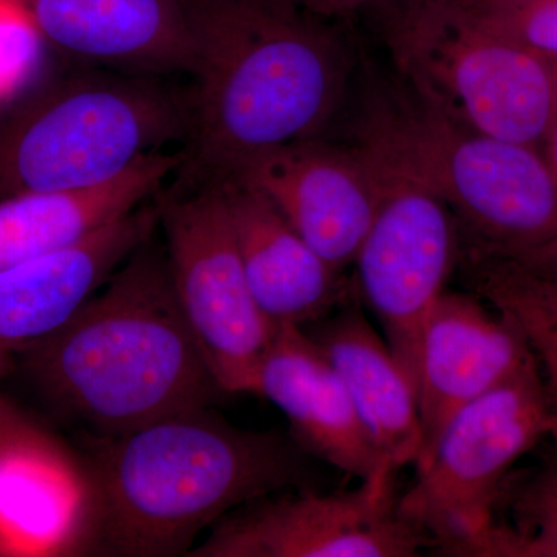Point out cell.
Segmentation results:
<instances>
[{
    "mask_svg": "<svg viewBox=\"0 0 557 557\" xmlns=\"http://www.w3.org/2000/svg\"><path fill=\"white\" fill-rule=\"evenodd\" d=\"M182 152L149 153L119 177L69 193H33L0 200V271L76 244L153 199Z\"/></svg>",
    "mask_w": 557,
    "mask_h": 557,
    "instance_id": "cell-18",
    "label": "cell"
},
{
    "mask_svg": "<svg viewBox=\"0 0 557 557\" xmlns=\"http://www.w3.org/2000/svg\"><path fill=\"white\" fill-rule=\"evenodd\" d=\"M40 39L79 67L172 78L193 75L178 0H10Z\"/></svg>",
    "mask_w": 557,
    "mask_h": 557,
    "instance_id": "cell-14",
    "label": "cell"
},
{
    "mask_svg": "<svg viewBox=\"0 0 557 557\" xmlns=\"http://www.w3.org/2000/svg\"><path fill=\"white\" fill-rule=\"evenodd\" d=\"M40 394L89 437H116L212 408L223 391L153 236L49 338L17 361Z\"/></svg>",
    "mask_w": 557,
    "mask_h": 557,
    "instance_id": "cell-3",
    "label": "cell"
},
{
    "mask_svg": "<svg viewBox=\"0 0 557 557\" xmlns=\"http://www.w3.org/2000/svg\"><path fill=\"white\" fill-rule=\"evenodd\" d=\"M541 152L545 161H547L549 170L553 171L557 178V121L552 131L548 132L547 138L542 143Z\"/></svg>",
    "mask_w": 557,
    "mask_h": 557,
    "instance_id": "cell-27",
    "label": "cell"
},
{
    "mask_svg": "<svg viewBox=\"0 0 557 557\" xmlns=\"http://www.w3.org/2000/svg\"><path fill=\"white\" fill-rule=\"evenodd\" d=\"M465 557H557V454L508 475L490 527Z\"/></svg>",
    "mask_w": 557,
    "mask_h": 557,
    "instance_id": "cell-19",
    "label": "cell"
},
{
    "mask_svg": "<svg viewBox=\"0 0 557 557\" xmlns=\"http://www.w3.org/2000/svg\"><path fill=\"white\" fill-rule=\"evenodd\" d=\"M157 226L156 201H146L76 244L0 271V379L64 327Z\"/></svg>",
    "mask_w": 557,
    "mask_h": 557,
    "instance_id": "cell-12",
    "label": "cell"
},
{
    "mask_svg": "<svg viewBox=\"0 0 557 557\" xmlns=\"http://www.w3.org/2000/svg\"><path fill=\"white\" fill-rule=\"evenodd\" d=\"M172 284L209 369L225 395H252L276 335L249 292L219 185L153 197Z\"/></svg>",
    "mask_w": 557,
    "mask_h": 557,
    "instance_id": "cell-9",
    "label": "cell"
},
{
    "mask_svg": "<svg viewBox=\"0 0 557 557\" xmlns=\"http://www.w3.org/2000/svg\"><path fill=\"white\" fill-rule=\"evenodd\" d=\"M386 2H388V0H383V2H381V3H386Z\"/></svg>",
    "mask_w": 557,
    "mask_h": 557,
    "instance_id": "cell-29",
    "label": "cell"
},
{
    "mask_svg": "<svg viewBox=\"0 0 557 557\" xmlns=\"http://www.w3.org/2000/svg\"><path fill=\"white\" fill-rule=\"evenodd\" d=\"M194 49L180 188L233 177L278 146L324 137L346 100L347 51L295 0H178Z\"/></svg>",
    "mask_w": 557,
    "mask_h": 557,
    "instance_id": "cell-2",
    "label": "cell"
},
{
    "mask_svg": "<svg viewBox=\"0 0 557 557\" xmlns=\"http://www.w3.org/2000/svg\"><path fill=\"white\" fill-rule=\"evenodd\" d=\"M534 351H536L545 384H547L549 410H552V434L549 437L555 438L557 445V358L548 351L536 350V348Z\"/></svg>",
    "mask_w": 557,
    "mask_h": 557,
    "instance_id": "cell-26",
    "label": "cell"
},
{
    "mask_svg": "<svg viewBox=\"0 0 557 557\" xmlns=\"http://www.w3.org/2000/svg\"><path fill=\"white\" fill-rule=\"evenodd\" d=\"M472 21L557 60V0H438Z\"/></svg>",
    "mask_w": 557,
    "mask_h": 557,
    "instance_id": "cell-20",
    "label": "cell"
},
{
    "mask_svg": "<svg viewBox=\"0 0 557 557\" xmlns=\"http://www.w3.org/2000/svg\"><path fill=\"white\" fill-rule=\"evenodd\" d=\"M256 306L274 327H307L355 296L346 274L329 265L265 197L242 183H215Z\"/></svg>",
    "mask_w": 557,
    "mask_h": 557,
    "instance_id": "cell-16",
    "label": "cell"
},
{
    "mask_svg": "<svg viewBox=\"0 0 557 557\" xmlns=\"http://www.w3.org/2000/svg\"><path fill=\"white\" fill-rule=\"evenodd\" d=\"M252 395L273 403L309 456L359 482L397 478L362 424L338 372L298 325L277 327L260 362Z\"/></svg>",
    "mask_w": 557,
    "mask_h": 557,
    "instance_id": "cell-15",
    "label": "cell"
},
{
    "mask_svg": "<svg viewBox=\"0 0 557 557\" xmlns=\"http://www.w3.org/2000/svg\"><path fill=\"white\" fill-rule=\"evenodd\" d=\"M431 539L403 518L395 479L321 494L289 487L219 520L186 557H413Z\"/></svg>",
    "mask_w": 557,
    "mask_h": 557,
    "instance_id": "cell-10",
    "label": "cell"
},
{
    "mask_svg": "<svg viewBox=\"0 0 557 557\" xmlns=\"http://www.w3.org/2000/svg\"><path fill=\"white\" fill-rule=\"evenodd\" d=\"M307 456L292 435L233 426L212 408L89 437L58 556H188L230 512L304 486Z\"/></svg>",
    "mask_w": 557,
    "mask_h": 557,
    "instance_id": "cell-1",
    "label": "cell"
},
{
    "mask_svg": "<svg viewBox=\"0 0 557 557\" xmlns=\"http://www.w3.org/2000/svg\"><path fill=\"white\" fill-rule=\"evenodd\" d=\"M62 454H70V450L60 440L35 418L0 397V460Z\"/></svg>",
    "mask_w": 557,
    "mask_h": 557,
    "instance_id": "cell-21",
    "label": "cell"
},
{
    "mask_svg": "<svg viewBox=\"0 0 557 557\" xmlns=\"http://www.w3.org/2000/svg\"><path fill=\"white\" fill-rule=\"evenodd\" d=\"M483 289L512 296L557 319V285L528 273L512 260H497L483 274Z\"/></svg>",
    "mask_w": 557,
    "mask_h": 557,
    "instance_id": "cell-22",
    "label": "cell"
},
{
    "mask_svg": "<svg viewBox=\"0 0 557 557\" xmlns=\"http://www.w3.org/2000/svg\"><path fill=\"white\" fill-rule=\"evenodd\" d=\"M190 124V90L168 78L76 65L0 108V200L102 185Z\"/></svg>",
    "mask_w": 557,
    "mask_h": 557,
    "instance_id": "cell-4",
    "label": "cell"
},
{
    "mask_svg": "<svg viewBox=\"0 0 557 557\" xmlns=\"http://www.w3.org/2000/svg\"><path fill=\"white\" fill-rule=\"evenodd\" d=\"M552 434V410L539 358L450 418L398 509L432 542V552L465 557L490 527L516 465Z\"/></svg>",
    "mask_w": 557,
    "mask_h": 557,
    "instance_id": "cell-7",
    "label": "cell"
},
{
    "mask_svg": "<svg viewBox=\"0 0 557 557\" xmlns=\"http://www.w3.org/2000/svg\"><path fill=\"white\" fill-rule=\"evenodd\" d=\"M228 180L265 197L343 274L354 265L379 203L375 170L357 141L344 146L321 137L289 143L249 160Z\"/></svg>",
    "mask_w": 557,
    "mask_h": 557,
    "instance_id": "cell-11",
    "label": "cell"
},
{
    "mask_svg": "<svg viewBox=\"0 0 557 557\" xmlns=\"http://www.w3.org/2000/svg\"><path fill=\"white\" fill-rule=\"evenodd\" d=\"M552 62H553V67H555L556 79H557V60L552 61Z\"/></svg>",
    "mask_w": 557,
    "mask_h": 557,
    "instance_id": "cell-28",
    "label": "cell"
},
{
    "mask_svg": "<svg viewBox=\"0 0 557 557\" xmlns=\"http://www.w3.org/2000/svg\"><path fill=\"white\" fill-rule=\"evenodd\" d=\"M295 2L309 10L310 13L327 21L350 16L357 11L383 2V0H295Z\"/></svg>",
    "mask_w": 557,
    "mask_h": 557,
    "instance_id": "cell-25",
    "label": "cell"
},
{
    "mask_svg": "<svg viewBox=\"0 0 557 557\" xmlns=\"http://www.w3.org/2000/svg\"><path fill=\"white\" fill-rule=\"evenodd\" d=\"M491 306L515 318L528 341L536 350L548 351L557 358V319L518 298L507 295L482 296Z\"/></svg>",
    "mask_w": 557,
    "mask_h": 557,
    "instance_id": "cell-23",
    "label": "cell"
},
{
    "mask_svg": "<svg viewBox=\"0 0 557 557\" xmlns=\"http://www.w3.org/2000/svg\"><path fill=\"white\" fill-rule=\"evenodd\" d=\"M537 358L515 318L483 298L446 288L421 341L418 410L424 460L458 410L512 379ZM416 465V467H417Z\"/></svg>",
    "mask_w": 557,
    "mask_h": 557,
    "instance_id": "cell-13",
    "label": "cell"
},
{
    "mask_svg": "<svg viewBox=\"0 0 557 557\" xmlns=\"http://www.w3.org/2000/svg\"><path fill=\"white\" fill-rule=\"evenodd\" d=\"M343 380L362 424L392 471L417 465L423 429L417 391L354 296L302 327Z\"/></svg>",
    "mask_w": 557,
    "mask_h": 557,
    "instance_id": "cell-17",
    "label": "cell"
},
{
    "mask_svg": "<svg viewBox=\"0 0 557 557\" xmlns=\"http://www.w3.org/2000/svg\"><path fill=\"white\" fill-rule=\"evenodd\" d=\"M502 258L511 259L528 273L557 285V237L519 255L502 256Z\"/></svg>",
    "mask_w": 557,
    "mask_h": 557,
    "instance_id": "cell-24",
    "label": "cell"
},
{
    "mask_svg": "<svg viewBox=\"0 0 557 557\" xmlns=\"http://www.w3.org/2000/svg\"><path fill=\"white\" fill-rule=\"evenodd\" d=\"M403 87L443 116L541 149L557 121L553 62L438 0L386 2Z\"/></svg>",
    "mask_w": 557,
    "mask_h": 557,
    "instance_id": "cell-6",
    "label": "cell"
},
{
    "mask_svg": "<svg viewBox=\"0 0 557 557\" xmlns=\"http://www.w3.org/2000/svg\"><path fill=\"white\" fill-rule=\"evenodd\" d=\"M403 90L372 101L357 135L446 201L461 247L512 256L557 237V178L541 149L468 129Z\"/></svg>",
    "mask_w": 557,
    "mask_h": 557,
    "instance_id": "cell-5",
    "label": "cell"
},
{
    "mask_svg": "<svg viewBox=\"0 0 557 557\" xmlns=\"http://www.w3.org/2000/svg\"><path fill=\"white\" fill-rule=\"evenodd\" d=\"M357 143L375 170L379 203L351 284L418 391L424 327L460 259V226L416 172L372 139L357 135Z\"/></svg>",
    "mask_w": 557,
    "mask_h": 557,
    "instance_id": "cell-8",
    "label": "cell"
}]
</instances>
